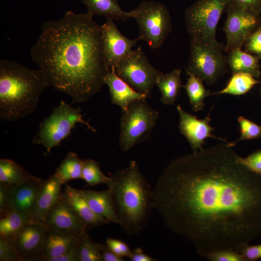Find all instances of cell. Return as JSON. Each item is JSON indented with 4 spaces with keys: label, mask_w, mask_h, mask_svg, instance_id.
<instances>
[{
    "label": "cell",
    "mask_w": 261,
    "mask_h": 261,
    "mask_svg": "<svg viewBox=\"0 0 261 261\" xmlns=\"http://www.w3.org/2000/svg\"><path fill=\"white\" fill-rule=\"evenodd\" d=\"M222 141L178 157L152 189L153 208L201 256L238 251L261 235V175L238 161Z\"/></svg>",
    "instance_id": "cell-1"
},
{
    "label": "cell",
    "mask_w": 261,
    "mask_h": 261,
    "mask_svg": "<svg viewBox=\"0 0 261 261\" xmlns=\"http://www.w3.org/2000/svg\"><path fill=\"white\" fill-rule=\"evenodd\" d=\"M87 12H66L61 18L47 20L30 48L32 60L49 87L82 103L105 85L110 70L104 57L101 26Z\"/></svg>",
    "instance_id": "cell-2"
},
{
    "label": "cell",
    "mask_w": 261,
    "mask_h": 261,
    "mask_svg": "<svg viewBox=\"0 0 261 261\" xmlns=\"http://www.w3.org/2000/svg\"><path fill=\"white\" fill-rule=\"evenodd\" d=\"M110 177L107 186L113 196L118 224L128 235L140 233L149 221L153 209L150 184L134 160Z\"/></svg>",
    "instance_id": "cell-3"
},
{
    "label": "cell",
    "mask_w": 261,
    "mask_h": 261,
    "mask_svg": "<svg viewBox=\"0 0 261 261\" xmlns=\"http://www.w3.org/2000/svg\"><path fill=\"white\" fill-rule=\"evenodd\" d=\"M49 87L40 69L13 60H0V119L14 122L36 110L42 91Z\"/></svg>",
    "instance_id": "cell-4"
},
{
    "label": "cell",
    "mask_w": 261,
    "mask_h": 261,
    "mask_svg": "<svg viewBox=\"0 0 261 261\" xmlns=\"http://www.w3.org/2000/svg\"><path fill=\"white\" fill-rule=\"evenodd\" d=\"M225 46L216 38H191L190 54L186 68L208 85L214 83L227 71Z\"/></svg>",
    "instance_id": "cell-5"
},
{
    "label": "cell",
    "mask_w": 261,
    "mask_h": 261,
    "mask_svg": "<svg viewBox=\"0 0 261 261\" xmlns=\"http://www.w3.org/2000/svg\"><path fill=\"white\" fill-rule=\"evenodd\" d=\"M146 100L134 102L121 110L119 146L122 151L127 152L150 138L159 114Z\"/></svg>",
    "instance_id": "cell-6"
},
{
    "label": "cell",
    "mask_w": 261,
    "mask_h": 261,
    "mask_svg": "<svg viewBox=\"0 0 261 261\" xmlns=\"http://www.w3.org/2000/svg\"><path fill=\"white\" fill-rule=\"evenodd\" d=\"M78 123L85 125L92 131H96L83 119L79 108H74L65 102L61 101L51 114L40 123L33 143L42 145L49 153L68 137Z\"/></svg>",
    "instance_id": "cell-7"
},
{
    "label": "cell",
    "mask_w": 261,
    "mask_h": 261,
    "mask_svg": "<svg viewBox=\"0 0 261 261\" xmlns=\"http://www.w3.org/2000/svg\"><path fill=\"white\" fill-rule=\"evenodd\" d=\"M131 11L138 26L140 40L145 41L152 49L160 47L172 30L167 7L160 2L145 0Z\"/></svg>",
    "instance_id": "cell-8"
},
{
    "label": "cell",
    "mask_w": 261,
    "mask_h": 261,
    "mask_svg": "<svg viewBox=\"0 0 261 261\" xmlns=\"http://www.w3.org/2000/svg\"><path fill=\"white\" fill-rule=\"evenodd\" d=\"M112 67L119 77L147 98L150 97L158 77L162 73L151 65L141 47L131 50Z\"/></svg>",
    "instance_id": "cell-9"
},
{
    "label": "cell",
    "mask_w": 261,
    "mask_h": 261,
    "mask_svg": "<svg viewBox=\"0 0 261 261\" xmlns=\"http://www.w3.org/2000/svg\"><path fill=\"white\" fill-rule=\"evenodd\" d=\"M232 0H199L185 13L191 38H216V29L222 13Z\"/></svg>",
    "instance_id": "cell-10"
},
{
    "label": "cell",
    "mask_w": 261,
    "mask_h": 261,
    "mask_svg": "<svg viewBox=\"0 0 261 261\" xmlns=\"http://www.w3.org/2000/svg\"><path fill=\"white\" fill-rule=\"evenodd\" d=\"M227 13L223 30L225 33V51L241 49L247 38L261 26V14L232 1L225 10Z\"/></svg>",
    "instance_id": "cell-11"
},
{
    "label": "cell",
    "mask_w": 261,
    "mask_h": 261,
    "mask_svg": "<svg viewBox=\"0 0 261 261\" xmlns=\"http://www.w3.org/2000/svg\"><path fill=\"white\" fill-rule=\"evenodd\" d=\"M47 230L45 224L31 221L8 239L15 248L21 261H40Z\"/></svg>",
    "instance_id": "cell-12"
},
{
    "label": "cell",
    "mask_w": 261,
    "mask_h": 261,
    "mask_svg": "<svg viewBox=\"0 0 261 261\" xmlns=\"http://www.w3.org/2000/svg\"><path fill=\"white\" fill-rule=\"evenodd\" d=\"M101 28L105 59L110 69L128 54L140 39L138 37L130 39L124 36L111 19L107 18Z\"/></svg>",
    "instance_id": "cell-13"
},
{
    "label": "cell",
    "mask_w": 261,
    "mask_h": 261,
    "mask_svg": "<svg viewBox=\"0 0 261 261\" xmlns=\"http://www.w3.org/2000/svg\"><path fill=\"white\" fill-rule=\"evenodd\" d=\"M48 229L79 236L87 232V226L61 194L46 219Z\"/></svg>",
    "instance_id": "cell-14"
},
{
    "label": "cell",
    "mask_w": 261,
    "mask_h": 261,
    "mask_svg": "<svg viewBox=\"0 0 261 261\" xmlns=\"http://www.w3.org/2000/svg\"><path fill=\"white\" fill-rule=\"evenodd\" d=\"M176 109L180 118L178 129L189 143L193 152L203 149L204 140L209 137L226 141L212 135L214 129L209 125V114L205 118L199 119L196 116L186 112L180 105H177Z\"/></svg>",
    "instance_id": "cell-15"
},
{
    "label": "cell",
    "mask_w": 261,
    "mask_h": 261,
    "mask_svg": "<svg viewBox=\"0 0 261 261\" xmlns=\"http://www.w3.org/2000/svg\"><path fill=\"white\" fill-rule=\"evenodd\" d=\"M44 180L34 176L23 183L6 186L11 209L24 214L32 221L33 212Z\"/></svg>",
    "instance_id": "cell-16"
},
{
    "label": "cell",
    "mask_w": 261,
    "mask_h": 261,
    "mask_svg": "<svg viewBox=\"0 0 261 261\" xmlns=\"http://www.w3.org/2000/svg\"><path fill=\"white\" fill-rule=\"evenodd\" d=\"M63 184L55 174L44 180L39 193L32 220L45 225L47 216L61 194Z\"/></svg>",
    "instance_id": "cell-17"
},
{
    "label": "cell",
    "mask_w": 261,
    "mask_h": 261,
    "mask_svg": "<svg viewBox=\"0 0 261 261\" xmlns=\"http://www.w3.org/2000/svg\"><path fill=\"white\" fill-rule=\"evenodd\" d=\"M105 83L109 88L111 102L119 106L121 110L126 109L134 102L147 98L145 95L135 90L119 77L113 67L106 75Z\"/></svg>",
    "instance_id": "cell-18"
},
{
    "label": "cell",
    "mask_w": 261,
    "mask_h": 261,
    "mask_svg": "<svg viewBox=\"0 0 261 261\" xmlns=\"http://www.w3.org/2000/svg\"><path fill=\"white\" fill-rule=\"evenodd\" d=\"M61 195L86 224L88 231L110 223L93 211L80 189L66 185Z\"/></svg>",
    "instance_id": "cell-19"
},
{
    "label": "cell",
    "mask_w": 261,
    "mask_h": 261,
    "mask_svg": "<svg viewBox=\"0 0 261 261\" xmlns=\"http://www.w3.org/2000/svg\"><path fill=\"white\" fill-rule=\"evenodd\" d=\"M80 190L95 213L107 219L110 223L118 224L115 202L109 188L102 191L89 189Z\"/></svg>",
    "instance_id": "cell-20"
},
{
    "label": "cell",
    "mask_w": 261,
    "mask_h": 261,
    "mask_svg": "<svg viewBox=\"0 0 261 261\" xmlns=\"http://www.w3.org/2000/svg\"><path fill=\"white\" fill-rule=\"evenodd\" d=\"M79 237L47 229L40 261H49L63 254L78 242Z\"/></svg>",
    "instance_id": "cell-21"
},
{
    "label": "cell",
    "mask_w": 261,
    "mask_h": 261,
    "mask_svg": "<svg viewBox=\"0 0 261 261\" xmlns=\"http://www.w3.org/2000/svg\"><path fill=\"white\" fill-rule=\"evenodd\" d=\"M226 56L228 66L232 73L246 72L251 74L256 79L261 74L259 61L261 59L256 55H252L241 49L230 51Z\"/></svg>",
    "instance_id": "cell-22"
},
{
    "label": "cell",
    "mask_w": 261,
    "mask_h": 261,
    "mask_svg": "<svg viewBox=\"0 0 261 261\" xmlns=\"http://www.w3.org/2000/svg\"><path fill=\"white\" fill-rule=\"evenodd\" d=\"M92 16H103L116 21H125L132 18V13L124 11L117 0H81Z\"/></svg>",
    "instance_id": "cell-23"
},
{
    "label": "cell",
    "mask_w": 261,
    "mask_h": 261,
    "mask_svg": "<svg viewBox=\"0 0 261 261\" xmlns=\"http://www.w3.org/2000/svg\"><path fill=\"white\" fill-rule=\"evenodd\" d=\"M181 73L180 69H175L165 74L162 73L158 77L155 86L160 92V101L164 104H174L179 95L183 87Z\"/></svg>",
    "instance_id": "cell-24"
},
{
    "label": "cell",
    "mask_w": 261,
    "mask_h": 261,
    "mask_svg": "<svg viewBox=\"0 0 261 261\" xmlns=\"http://www.w3.org/2000/svg\"><path fill=\"white\" fill-rule=\"evenodd\" d=\"M34 176L21 165L7 159H0V184L11 186L23 183Z\"/></svg>",
    "instance_id": "cell-25"
},
{
    "label": "cell",
    "mask_w": 261,
    "mask_h": 261,
    "mask_svg": "<svg viewBox=\"0 0 261 261\" xmlns=\"http://www.w3.org/2000/svg\"><path fill=\"white\" fill-rule=\"evenodd\" d=\"M83 162L75 152L70 151L54 174L63 185L71 180L82 179Z\"/></svg>",
    "instance_id": "cell-26"
},
{
    "label": "cell",
    "mask_w": 261,
    "mask_h": 261,
    "mask_svg": "<svg viewBox=\"0 0 261 261\" xmlns=\"http://www.w3.org/2000/svg\"><path fill=\"white\" fill-rule=\"evenodd\" d=\"M186 84L183 86L189 99L192 110L194 112L202 110L204 106V100L212 95L203 84V81L194 74H189Z\"/></svg>",
    "instance_id": "cell-27"
},
{
    "label": "cell",
    "mask_w": 261,
    "mask_h": 261,
    "mask_svg": "<svg viewBox=\"0 0 261 261\" xmlns=\"http://www.w3.org/2000/svg\"><path fill=\"white\" fill-rule=\"evenodd\" d=\"M260 83L251 74L246 72L232 73L225 87L212 94H228L241 95L248 92L254 86Z\"/></svg>",
    "instance_id": "cell-28"
},
{
    "label": "cell",
    "mask_w": 261,
    "mask_h": 261,
    "mask_svg": "<svg viewBox=\"0 0 261 261\" xmlns=\"http://www.w3.org/2000/svg\"><path fill=\"white\" fill-rule=\"evenodd\" d=\"M31 221H32L24 214L11 209L0 217V237L11 239Z\"/></svg>",
    "instance_id": "cell-29"
},
{
    "label": "cell",
    "mask_w": 261,
    "mask_h": 261,
    "mask_svg": "<svg viewBox=\"0 0 261 261\" xmlns=\"http://www.w3.org/2000/svg\"><path fill=\"white\" fill-rule=\"evenodd\" d=\"M78 258L79 261H103L101 243L93 241L87 232L79 237Z\"/></svg>",
    "instance_id": "cell-30"
},
{
    "label": "cell",
    "mask_w": 261,
    "mask_h": 261,
    "mask_svg": "<svg viewBox=\"0 0 261 261\" xmlns=\"http://www.w3.org/2000/svg\"><path fill=\"white\" fill-rule=\"evenodd\" d=\"M82 179L87 185L94 186L101 183L107 185L111 178L102 172L99 162L92 159H86L83 162Z\"/></svg>",
    "instance_id": "cell-31"
},
{
    "label": "cell",
    "mask_w": 261,
    "mask_h": 261,
    "mask_svg": "<svg viewBox=\"0 0 261 261\" xmlns=\"http://www.w3.org/2000/svg\"><path fill=\"white\" fill-rule=\"evenodd\" d=\"M237 120L240 128L241 136L239 139L232 143L233 145L240 141L252 140L261 137V126L243 116H239Z\"/></svg>",
    "instance_id": "cell-32"
},
{
    "label": "cell",
    "mask_w": 261,
    "mask_h": 261,
    "mask_svg": "<svg viewBox=\"0 0 261 261\" xmlns=\"http://www.w3.org/2000/svg\"><path fill=\"white\" fill-rule=\"evenodd\" d=\"M203 256L211 261H246L241 253L232 249L215 250Z\"/></svg>",
    "instance_id": "cell-33"
},
{
    "label": "cell",
    "mask_w": 261,
    "mask_h": 261,
    "mask_svg": "<svg viewBox=\"0 0 261 261\" xmlns=\"http://www.w3.org/2000/svg\"><path fill=\"white\" fill-rule=\"evenodd\" d=\"M0 261H21L11 241L0 237Z\"/></svg>",
    "instance_id": "cell-34"
},
{
    "label": "cell",
    "mask_w": 261,
    "mask_h": 261,
    "mask_svg": "<svg viewBox=\"0 0 261 261\" xmlns=\"http://www.w3.org/2000/svg\"><path fill=\"white\" fill-rule=\"evenodd\" d=\"M244 46V51L261 58V26L247 38Z\"/></svg>",
    "instance_id": "cell-35"
},
{
    "label": "cell",
    "mask_w": 261,
    "mask_h": 261,
    "mask_svg": "<svg viewBox=\"0 0 261 261\" xmlns=\"http://www.w3.org/2000/svg\"><path fill=\"white\" fill-rule=\"evenodd\" d=\"M238 161L250 171L261 175V149L255 151L246 158L239 156Z\"/></svg>",
    "instance_id": "cell-36"
},
{
    "label": "cell",
    "mask_w": 261,
    "mask_h": 261,
    "mask_svg": "<svg viewBox=\"0 0 261 261\" xmlns=\"http://www.w3.org/2000/svg\"><path fill=\"white\" fill-rule=\"evenodd\" d=\"M106 245L116 254L121 257H129L131 251L124 242L112 238L106 239Z\"/></svg>",
    "instance_id": "cell-37"
},
{
    "label": "cell",
    "mask_w": 261,
    "mask_h": 261,
    "mask_svg": "<svg viewBox=\"0 0 261 261\" xmlns=\"http://www.w3.org/2000/svg\"><path fill=\"white\" fill-rule=\"evenodd\" d=\"M238 252L244 257L246 261H253L261 258V244L254 246L246 245Z\"/></svg>",
    "instance_id": "cell-38"
},
{
    "label": "cell",
    "mask_w": 261,
    "mask_h": 261,
    "mask_svg": "<svg viewBox=\"0 0 261 261\" xmlns=\"http://www.w3.org/2000/svg\"><path fill=\"white\" fill-rule=\"evenodd\" d=\"M11 209L7 188L6 186L0 184V217L5 215Z\"/></svg>",
    "instance_id": "cell-39"
},
{
    "label": "cell",
    "mask_w": 261,
    "mask_h": 261,
    "mask_svg": "<svg viewBox=\"0 0 261 261\" xmlns=\"http://www.w3.org/2000/svg\"><path fill=\"white\" fill-rule=\"evenodd\" d=\"M49 261H79L78 242L63 254Z\"/></svg>",
    "instance_id": "cell-40"
},
{
    "label": "cell",
    "mask_w": 261,
    "mask_h": 261,
    "mask_svg": "<svg viewBox=\"0 0 261 261\" xmlns=\"http://www.w3.org/2000/svg\"><path fill=\"white\" fill-rule=\"evenodd\" d=\"M233 1L261 14V0H232Z\"/></svg>",
    "instance_id": "cell-41"
},
{
    "label": "cell",
    "mask_w": 261,
    "mask_h": 261,
    "mask_svg": "<svg viewBox=\"0 0 261 261\" xmlns=\"http://www.w3.org/2000/svg\"><path fill=\"white\" fill-rule=\"evenodd\" d=\"M101 252L103 261H124V258L113 252L106 245L101 243Z\"/></svg>",
    "instance_id": "cell-42"
},
{
    "label": "cell",
    "mask_w": 261,
    "mask_h": 261,
    "mask_svg": "<svg viewBox=\"0 0 261 261\" xmlns=\"http://www.w3.org/2000/svg\"><path fill=\"white\" fill-rule=\"evenodd\" d=\"M131 261H157L158 260L145 253L140 247H137L131 251L129 257Z\"/></svg>",
    "instance_id": "cell-43"
},
{
    "label": "cell",
    "mask_w": 261,
    "mask_h": 261,
    "mask_svg": "<svg viewBox=\"0 0 261 261\" xmlns=\"http://www.w3.org/2000/svg\"></svg>",
    "instance_id": "cell-44"
}]
</instances>
